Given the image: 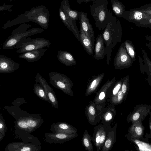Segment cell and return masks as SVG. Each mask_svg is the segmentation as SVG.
Segmentation results:
<instances>
[{"mask_svg":"<svg viewBox=\"0 0 151 151\" xmlns=\"http://www.w3.org/2000/svg\"><path fill=\"white\" fill-rule=\"evenodd\" d=\"M59 14L60 18L62 22L69 30H70L73 32V34L74 35V31H73L71 27L68 23L65 15L60 6L59 9Z\"/></svg>","mask_w":151,"mask_h":151,"instance_id":"30","label":"cell"},{"mask_svg":"<svg viewBox=\"0 0 151 151\" xmlns=\"http://www.w3.org/2000/svg\"><path fill=\"white\" fill-rule=\"evenodd\" d=\"M102 34L105 45L107 62L109 64L112 50L117 43L121 41L123 33L119 20L115 17L114 16L106 25Z\"/></svg>","mask_w":151,"mask_h":151,"instance_id":"1","label":"cell"},{"mask_svg":"<svg viewBox=\"0 0 151 151\" xmlns=\"http://www.w3.org/2000/svg\"><path fill=\"white\" fill-rule=\"evenodd\" d=\"M47 49L43 48L29 51L21 53L18 57L24 59L29 62H37L42 57Z\"/></svg>","mask_w":151,"mask_h":151,"instance_id":"16","label":"cell"},{"mask_svg":"<svg viewBox=\"0 0 151 151\" xmlns=\"http://www.w3.org/2000/svg\"><path fill=\"white\" fill-rule=\"evenodd\" d=\"M122 85L121 83H118L114 88L113 91V94L114 95H115L117 94L118 92H119L120 88H121Z\"/></svg>","mask_w":151,"mask_h":151,"instance_id":"37","label":"cell"},{"mask_svg":"<svg viewBox=\"0 0 151 151\" xmlns=\"http://www.w3.org/2000/svg\"><path fill=\"white\" fill-rule=\"evenodd\" d=\"M133 61L127 52L124 42L120 46L114 59V65L120 68H128L131 67Z\"/></svg>","mask_w":151,"mask_h":151,"instance_id":"8","label":"cell"},{"mask_svg":"<svg viewBox=\"0 0 151 151\" xmlns=\"http://www.w3.org/2000/svg\"><path fill=\"white\" fill-rule=\"evenodd\" d=\"M146 39L147 42H146L145 44L151 51V35L147 36Z\"/></svg>","mask_w":151,"mask_h":151,"instance_id":"38","label":"cell"},{"mask_svg":"<svg viewBox=\"0 0 151 151\" xmlns=\"http://www.w3.org/2000/svg\"><path fill=\"white\" fill-rule=\"evenodd\" d=\"M20 66V64L10 58L0 55V73H7L14 72Z\"/></svg>","mask_w":151,"mask_h":151,"instance_id":"14","label":"cell"},{"mask_svg":"<svg viewBox=\"0 0 151 151\" xmlns=\"http://www.w3.org/2000/svg\"><path fill=\"white\" fill-rule=\"evenodd\" d=\"M79 31L80 42L87 54L89 55L93 56L95 44L85 33L80 27Z\"/></svg>","mask_w":151,"mask_h":151,"instance_id":"19","label":"cell"},{"mask_svg":"<svg viewBox=\"0 0 151 151\" xmlns=\"http://www.w3.org/2000/svg\"><path fill=\"white\" fill-rule=\"evenodd\" d=\"M60 7L65 13L67 21L74 32V35L80 42V31L77 28L76 21L78 19L79 12L73 10L70 8L68 0H63Z\"/></svg>","mask_w":151,"mask_h":151,"instance_id":"7","label":"cell"},{"mask_svg":"<svg viewBox=\"0 0 151 151\" xmlns=\"http://www.w3.org/2000/svg\"><path fill=\"white\" fill-rule=\"evenodd\" d=\"M135 131L136 133L138 135H140L142 133V129L138 124H135Z\"/></svg>","mask_w":151,"mask_h":151,"instance_id":"39","label":"cell"},{"mask_svg":"<svg viewBox=\"0 0 151 151\" xmlns=\"http://www.w3.org/2000/svg\"><path fill=\"white\" fill-rule=\"evenodd\" d=\"M29 114L26 111L18 109L12 116L15 119L14 125L15 138H18L26 143H30L40 145L38 139L31 134V131L27 125L26 117Z\"/></svg>","mask_w":151,"mask_h":151,"instance_id":"2","label":"cell"},{"mask_svg":"<svg viewBox=\"0 0 151 151\" xmlns=\"http://www.w3.org/2000/svg\"><path fill=\"white\" fill-rule=\"evenodd\" d=\"M150 129H151V123L150 125Z\"/></svg>","mask_w":151,"mask_h":151,"instance_id":"46","label":"cell"},{"mask_svg":"<svg viewBox=\"0 0 151 151\" xmlns=\"http://www.w3.org/2000/svg\"><path fill=\"white\" fill-rule=\"evenodd\" d=\"M112 9L115 14L119 17H122L125 11V6L118 0H111Z\"/></svg>","mask_w":151,"mask_h":151,"instance_id":"23","label":"cell"},{"mask_svg":"<svg viewBox=\"0 0 151 151\" xmlns=\"http://www.w3.org/2000/svg\"><path fill=\"white\" fill-rule=\"evenodd\" d=\"M116 125L110 130L101 151H110L115 143Z\"/></svg>","mask_w":151,"mask_h":151,"instance_id":"20","label":"cell"},{"mask_svg":"<svg viewBox=\"0 0 151 151\" xmlns=\"http://www.w3.org/2000/svg\"><path fill=\"white\" fill-rule=\"evenodd\" d=\"M111 128L109 126L101 125L99 151L101 150Z\"/></svg>","mask_w":151,"mask_h":151,"instance_id":"26","label":"cell"},{"mask_svg":"<svg viewBox=\"0 0 151 151\" xmlns=\"http://www.w3.org/2000/svg\"><path fill=\"white\" fill-rule=\"evenodd\" d=\"M32 11L28 17L29 21L34 22L46 29L49 26L50 12L44 6L32 7Z\"/></svg>","mask_w":151,"mask_h":151,"instance_id":"5","label":"cell"},{"mask_svg":"<svg viewBox=\"0 0 151 151\" xmlns=\"http://www.w3.org/2000/svg\"><path fill=\"white\" fill-rule=\"evenodd\" d=\"M33 91L40 99L50 103V101L44 88L40 84L37 83L35 84L33 88Z\"/></svg>","mask_w":151,"mask_h":151,"instance_id":"25","label":"cell"},{"mask_svg":"<svg viewBox=\"0 0 151 151\" xmlns=\"http://www.w3.org/2000/svg\"><path fill=\"white\" fill-rule=\"evenodd\" d=\"M89 111L90 113L92 115H94L95 114V110L94 107L91 106L89 108Z\"/></svg>","mask_w":151,"mask_h":151,"instance_id":"42","label":"cell"},{"mask_svg":"<svg viewBox=\"0 0 151 151\" xmlns=\"http://www.w3.org/2000/svg\"><path fill=\"white\" fill-rule=\"evenodd\" d=\"M12 6L13 5H12L6 4L4 3L3 5L0 6V11L7 10L9 12H11L12 11L11 8Z\"/></svg>","mask_w":151,"mask_h":151,"instance_id":"36","label":"cell"},{"mask_svg":"<svg viewBox=\"0 0 151 151\" xmlns=\"http://www.w3.org/2000/svg\"><path fill=\"white\" fill-rule=\"evenodd\" d=\"M50 131L54 133H60L68 134H77V130L74 127L64 122L54 123L50 126Z\"/></svg>","mask_w":151,"mask_h":151,"instance_id":"15","label":"cell"},{"mask_svg":"<svg viewBox=\"0 0 151 151\" xmlns=\"http://www.w3.org/2000/svg\"><path fill=\"white\" fill-rule=\"evenodd\" d=\"M101 125L96 126L93 128L94 132L91 137L92 141L96 147L97 151H99Z\"/></svg>","mask_w":151,"mask_h":151,"instance_id":"27","label":"cell"},{"mask_svg":"<svg viewBox=\"0 0 151 151\" xmlns=\"http://www.w3.org/2000/svg\"><path fill=\"white\" fill-rule=\"evenodd\" d=\"M101 33L99 34L96 39L94 49V54L93 58L96 60H101L105 58L106 55L105 47Z\"/></svg>","mask_w":151,"mask_h":151,"instance_id":"17","label":"cell"},{"mask_svg":"<svg viewBox=\"0 0 151 151\" xmlns=\"http://www.w3.org/2000/svg\"><path fill=\"white\" fill-rule=\"evenodd\" d=\"M149 111V109L146 107L142 106L138 107L132 113L130 119L132 121H137L145 117Z\"/></svg>","mask_w":151,"mask_h":151,"instance_id":"22","label":"cell"},{"mask_svg":"<svg viewBox=\"0 0 151 151\" xmlns=\"http://www.w3.org/2000/svg\"><path fill=\"white\" fill-rule=\"evenodd\" d=\"M35 82L37 83H39L43 87L52 107L56 109L58 108V102L52 88L50 86L45 79L38 73L37 74L35 77Z\"/></svg>","mask_w":151,"mask_h":151,"instance_id":"12","label":"cell"},{"mask_svg":"<svg viewBox=\"0 0 151 151\" xmlns=\"http://www.w3.org/2000/svg\"><path fill=\"white\" fill-rule=\"evenodd\" d=\"M129 82V78L128 77L124 81L122 85L121 90L124 95L125 94L127 91Z\"/></svg>","mask_w":151,"mask_h":151,"instance_id":"34","label":"cell"},{"mask_svg":"<svg viewBox=\"0 0 151 151\" xmlns=\"http://www.w3.org/2000/svg\"><path fill=\"white\" fill-rule=\"evenodd\" d=\"M142 53L143 55V59L142 60L147 65L149 71L151 73V61L148 57L147 53L145 50L142 49Z\"/></svg>","mask_w":151,"mask_h":151,"instance_id":"32","label":"cell"},{"mask_svg":"<svg viewBox=\"0 0 151 151\" xmlns=\"http://www.w3.org/2000/svg\"><path fill=\"white\" fill-rule=\"evenodd\" d=\"M57 57L61 63L67 66H70L76 63L75 60L72 55L65 51L58 50Z\"/></svg>","mask_w":151,"mask_h":151,"instance_id":"21","label":"cell"},{"mask_svg":"<svg viewBox=\"0 0 151 151\" xmlns=\"http://www.w3.org/2000/svg\"><path fill=\"white\" fill-rule=\"evenodd\" d=\"M105 96V93L104 92H101L99 95V98L100 100L103 99Z\"/></svg>","mask_w":151,"mask_h":151,"instance_id":"44","label":"cell"},{"mask_svg":"<svg viewBox=\"0 0 151 151\" xmlns=\"http://www.w3.org/2000/svg\"><path fill=\"white\" fill-rule=\"evenodd\" d=\"M125 48L128 54L133 61L136 60V51L132 42L129 40H126L124 42Z\"/></svg>","mask_w":151,"mask_h":151,"instance_id":"28","label":"cell"},{"mask_svg":"<svg viewBox=\"0 0 151 151\" xmlns=\"http://www.w3.org/2000/svg\"><path fill=\"white\" fill-rule=\"evenodd\" d=\"M151 17L147 13L136 9L125 11L122 17L129 22L134 23L136 26L141 27L143 21Z\"/></svg>","mask_w":151,"mask_h":151,"instance_id":"9","label":"cell"},{"mask_svg":"<svg viewBox=\"0 0 151 151\" xmlns=\"http://www.w3.org/2000/svg\"><path fill=\"white\" fill-rule=\"evenodd\" d=\"M43 31L44 30L42 28H34L22 33L11 35L7 37L5 41L2 49L4 50L14 49L20 41L29 36L40 33Z\"/></svg>","mask_w":151,"mask_h":151,"instance_id":"6","label":"cell"},{"mask_svg":"<svg viewBox=\"0 0 151 151\" xmlns=\"http://www.w3.org/2000/svg\"><path fill=\"white\" fill-rule=\"evenodd\" d=\"M40 145L23 142H12L8 144L4 151H40Z\"/></svg>","mask_w":151,"mask_h":151,"instance_id":"10","label":"cell"},{"mask_svg":"<svg viewBox=\"0 0 151 151\" xmlns=\"http://www.w3.org/2000/svg\"><path fill=\"white\" fill-rule=\"evenodd\" d=\"M26 121L31 132L39 128L43 122V120L40 114H29L26 117Z\"/></svg>","mask_w":151,"mask_h":151,"instance_id":"18","label":"cell"},{"mask_svg":"<svg viewBox=\"0 0 151 151\" xmlns=\"http://www.w3.org/2000/svg\"><path fill=\"white\" fill-rule=\"evenodd\" d=\"M92 2L90 12L96 27L99 30L103 31L114 16L108 9L107 0H92Z\"/></svg>","mask_w":151,"mask_h":151,"instance_id":"3","label":"cell"},{"mask_svg":"<svg viewBox=\"0 0 151 151\" xmlns=\"http://www.w3.org/2000/svg\"><path fill=\"white\" fill-rule=\"evenodd\" d=\"M123 94L122 92V90L119 91L117 94V101L118 102H120L122 100L123 98Z\"/></svg>","mask_w":151,"mask_h":151,"instance_id":"40","label":"cell"},{"mask_svg":"<svg viewBox=\"0 0 151 151\" xmlns=\"http://www.w3.org/2000/svg\"><path fill=\"white\" fill-rule=\"evenodd\" d=\"M78 19L80 27L86 35L95 44V37L93 29L88 18L87 14L83 12H79Z\"/></svg>","mask_w":151,"mask_h":151,"instance_id":"13","label":"cell"},{"mask_svg":"<svg viewBox=\"0 0 151 151\" xmlns=\"http://www.w3.org/2000/svg\"><path fill=\"white\" fill-rule=\"evenodd\" d=\"M141 27L151 28V17L143 21Z\"/></svg>","mask_w":151,"mask_h":151,"instance_id":"35","label":"cell"},{"mask_svg":"<svg viewBox=\"0 0 151 151\" xmlns=\"http://www.w3.org/2000/svg\"><path fill=\"white\" fill-rule=\"evenodd\" d=\"M96 80H94L92 82V84L91 85L90 88H93L94 87V86L95 85L96 83Z\"/></svg>","mask_w":151,"mask_h":151,"instance_id":"45","label":"cell"},{"mask_svg":"<svg viewBox=\"0 0 151 151\" xmlns=\"http://www.w3.org/2000/svg\"><path fill=\"white\" fill-rule=\"evenodd\" d=\"M78 135V134H71L50 132L45 134L44 141L50 144H63L76 137Z\"/></svg>","mask_w":151,"mask_h":151,"instance_id":"11","label":"cell"},{"mask_svg":"<svg viewBox=\"0 0 151 151\" xmlns=\"http://www.w3.org/2000/svg\"><path fill=\"white\" fill-rule=\"evenodd\" d=\"M50 41L44 38H37L31 39L28 37L20 41L15 47L18 49L17 53H22L29 51L50 47Z\"/></svg>","mask_w":151,"mask_h":151,"instance_id":"4","label":"cell"},{"mask_svg":"<svg viewBox=\"0 0 151 151\" xmlns=\"http://www.w3.org/2000/svg\"><path fill=\"white\" fill-rule=\"evenodd\" d=\"M112 118V115L111 114L108 113L105 117V122L107 123L109 122L111 120Z\"/></svg>","mask_w":151,"mask_h":151,"instance_id":"41","label":"cell"},{"mask_svg":"<svg viewBox=\"0 0 151 151\" xmlns=\"http://www.w3.org/2000/svg\"><path fill=\"white\" fill-rule=\"evenodd\" d=\"M31 25L29 24L23 23L18 27L16 29H14L11 33L13 35L18 33H22L27 30V29L31 27Z\"/></svg>","mask_w":151,"mask_h":151,"instance_id":"31","label":"cell"},{"mask_svg":"<svg viewBox=\"0 0 151 151\" xmlns=\"http://www.w3.org/2000/svg\"><path fill=\"white\" fill-rule=\"evenodd\" d=\"M136 9L139 11L147 14L151 16V4H144Z\"/></svg>","mask_w":151,"mask_h":151,"instance_id":"33","label":"cell"},{"mask_svg":"<svg viewBox=\"0 0 151 151\" xmlns=\"http://www.w3.org/2000/svg\"><path fill=\"white\" fill-rule=\"evenodd\" d=\"M8 129L5 120L3 118L2 114L0 113V142L3 139Z\"/></svg>","mask_w":151,"mask_h":151,"instance_id":"29","label":"cell"},{"mask_svg":"<svg viewBox=\"0 0 151 151\" xmlns=\"http://www.w3.org/2000/svg\"><path fill=\"white\" fill-rule=\"evenodd\" d=\"M92 0H78L77 1V3L79 4H80L84 2L86 3L87 2L92 1Z\"/></svg>","mask_w":151,"mask_h":151,"instance_id":"43","label":"cell"},{"mask_svg":"<svg viewBox=\"0 0 151 151\" xmlns=\"http://www.w3.org/2000/svg\"><path fill=\"white\" fill-rule=\"evenodd\" d=\"M91 141V137L88 131L85 130L82 137L81 142L87 151H94Z\"/></svg>","mask_w":151,"mask_h":151,"instance_id":"24","label":"cell"}]
</instances>
